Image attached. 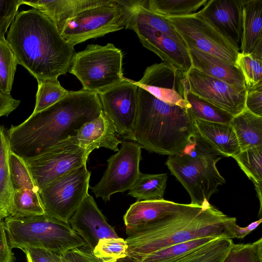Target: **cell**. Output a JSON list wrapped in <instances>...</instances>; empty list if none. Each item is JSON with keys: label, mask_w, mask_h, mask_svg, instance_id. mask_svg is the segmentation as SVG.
<instances>
[{"label": "cell", "mask_w": 262, "mask_h": 262, "mask_svg": "<svg viewBox=\"0 0 262 262\" xmlns=\"http://www.w3.org/2000/svg\"><path fill=\"white\" fill-rule=\"evenodd\" d=\"M120 1L128 10L131 18L143 22L174 40L185 45L181 35L166 18L155 13L147 7V1Z\"/></svg>", "instance_id": "cell-26"}, {"label": "cell", "mask_w": 262, "mask_h": 262, "mask_svg": "<svg viewBox=\"0 0 262 262\" xmlns=\"http://www.w3.org/2000/svg\"><path fill=\"white\" fill-rule=\"evenodd\" d=\"M187 110L194 119L229 124L233 116L225 110L193 94L186 95Z\"/></svg>", "instance_id": "cell-28"}, {"label": "cell", "mask_w": 262, "mask_h": 262, "mask_svg": "<svg viewBox=\"0 0 262 262\" xmlns=\"http://www.w3.org/2000/svg\"><path fill=\"white\" fill-rule=\"evenodd\" d=\"M6 232L5 224L0 220V262H14L16 260Z\"/></svg>", "instance_id": "cell-43"}, {"label": "cell", "mask_w": 262, "mask_h": 262, "mask_svg": "<svg viewBox=\"0 0 262 262\" xmlns=\"http://www.w3.org/2000/svg\"><path fill=\"white\" fill-rule=\"evenodd\" d=\"M262 222V219L250 224L246 227H241L236 224L234 227V234L235 238L243 239L251 231L255 229Z\"/></svg>", "instance_id": "cell-45"}, {"label": "cell", "mask_w": 262, "mask_h": 262, "mask_svg": "<svg viewBox=\"0 0 262 262\" xmlns=\"http://www.w3.org/2000/svg\"><path fill=\"white\" fill-rule=\"evenodd\" d=\"M90 154L79 146L75 136L24 161L39 190L58 178L86 164Z\"/></svg>", "instance_id": "cell-10"}, {"label": "cell", "mask_w": 262, "mask_h": 262, "mask_svg": "<svg viewBox=\"0 0 262 262\" xmlns=\"http://www.w3.org/2000/svg\"><path fill=\"white\" fill-rule=\"evenodd\" d=\"M102 111L97 94L82 89L69 91L54 104L11 126L6 132L10 151L24 160L36 157L75 136L83 124L97 118Z\"/></svg>", "instance_id": "cell-1"}, {"label": "cell", "mask_w": 262, "mask_h": 262, "mask_svg": "<svg viewBox=\"0 0 262 262\" xmlns=\"http://www.w3.org/2000/svg\"><path fill=\"white\" fill-rule=\"evenodd\" d=\"M129 12L120 0H108L70 19L61 36L74 46L125 28Z\"/></svg>", "instance_id": "cell-8"}, {"label": "cell", "mask_w": 262, "mask_h": 262, "mask_svg": "<svg viewBox=\"0 0 262 262\" xmlns=\"http://www.w3.org/2000/svg\"><path fill=\"white\" fill-rule=\"evenodd\" d=\"M76 138L79 146L90 154L100 147L117 151L118 145L122 143L117 137L113 121L103 111L97 118L83 124Z\"/></svg>", "instance_id": "cell-20"}, {"label": "cell", "mask_w": 262, "mask_h": 262, "mask_svg": "<svg viewBox=\"0 0 262 262\" xmlns=\"http://www.w3.org/2000/svg\"><path fill=\"white\" fill-rule=\"evenodd\" d=\"M262 43V0H243L241 53L250 54Z\"/></svg>", "instance_id": "cell-24"}, {"label": "cell", "mask_w": 262, "mask_h": 262, "mask_svg": "<svg viewBox=\"0 0 262 262\" xmlns=\"http://www.w3.org/2000/svg\"><path fill=\"white\" fill-rule=\"evenodd\" d=\"M222 262H262V238L252 243H233Z\"/></svg>", "instance_id": "cell-40"}, {"label": "cell", "mask_w": 262, "mask_h": 262, "mask_svg": "<svg viewBox=\"0 0 262 262\" xmlns=\"http://www.w3.org/2000/svg\"><path fill=\"white\" fill-rule=\"evenodd\" d=\"M165 18L181 35L187 49L193 48L236 66L239 51L196 13L185 16Z\"/></svg>", "instance_id": "cell-11"}, {"label": "cell", "mask_w": 262, "mask_h": 262, "mask_svg": "<svg viewBox=\"0 0 262 262\" xmlns=\"http://www.w3.org/2000/svg\"><path fill=\"white\" fill-rule=\"evenodd\" d=\"M135 141L149 152L173 156L180 153L196 132L187 108L157 98L138 86Z\"/></svg>", "instance_id": "cell-4"}, {"label": "cell", "mask_w": 262, "mask_h": 262, "mask_svg": "<svg viewBox=\"0 0 262 262\" xmlns=\"http://www.w3.org/2000/svg\"><path fill=\"white\" fill-rule=\"evenodd\" d=\"M18 63L6 41L0 40V93L10 95Z\"/></svg>", "instance_id": "cell-36"}, {"label": "cell", "mask_w": 262, "mask_h": 262, "mask_svg": "<svg viewBox=\"0 0 262 262\" xmlns=\"http://www.w3.org/2000/svg\"><path fill=\"white\" fill-rule=\"evenodd\" d=\"M233 243L231 238H216L177 262H222Z\"/></svg>", "instance_id": "cell-34"}, {"label": "cell", "mask_w": 262, "mask_h": 262, "mask_svg": "<svg viewBox=\"0 0 262 262\" xmlns=\"http://www.w3.org/2000/svg\"><path fill=\"white\" fill-rule=\"evenodd\" d=\"M8 163L13 192L23 189L38 190L23 159L10 151Z\"/></svg>", "instance_id": "cell-38"}, {"label": "cell", "mask_w": 262, "mask_h": 262, "mask_svg": "<svg viewBox=\"0 0 262 262\" xmlns=\"http://www.w3.org/2000/svg\"><path fill=\"white\" fill-rule=\"evenodd\" d=\"M236 135L241 151L262 147V117L247 108L234 116L229 124Z\"/></svg>", "instance_id": "cell-25"}, {"label": "cell", "mask_w": 262, "mask_h": 262, "mask_svg": "<svg viewBox=\"0 0 262 262\" xmlns=\"http://www.w3.org/2000/svg\"><path fill=\"white\" fill-rule=\"evenodd\" d=\"M125 29L133 30L142 45L168 63L187 74L192 67L186 46L160 31L128 15Z\"/></svg>", "instance_id": "cell-16"}, {"label": "cell", "mask_w": 262, "mask_h": 262, "mask_svg": "<svg viewBox=\"0 0 262 262\" xmlns=\"http://www.w3.org/2000/svg\"><path fill=\"white\" fill-rule=\"evenodd\" d=\"M235 65L243 76L246 89L262 85V60L239 52Z\"/></svg>", "instance_id": "cell-39"}, {"label": "cell", "mask_w": 262, "mask_h": 262, "mask_svg": "<svg viewBox=\"0 0 262 262\" xmlns=\"http://www.w3.org/2000/svg\"><path fill=\"white\" fill-rule=\"evenodd\" d=\"M196 132L226 157L237 155L241 151L238 142L231 126L194 119Z\"/></svg>", "instance_id": "cell-23"}, {"label": "cell", "mask_w": 262, "mask_h": 262, "mask_svg": "<svg viewBox=\"0 0 262 262\" xmlns=\"http://www.w3.org/2000/svg\"><path fill=\"white\" fill-rule=\"evenodd\" d=\"M188 90L227 112L233 117L245 108L246 90L239 91L228 83L191 67L187 73Z\"/></svg>", "instance_id": "cell-15"}, {"label": "cell", "mask_w": 262, "mask_h": 262, "mask_svg": "<svg viewBox=\"0 0 262 262\" xmlns=\"http://www.w3.org/2000/svg\"><path fill=\"white\" fill-rule=\"evenodd\" d=\"M216 238H198L173 245L148 254L137 262H177L198 248Z\"/></svg>", "instance_id": "cell-33"}, {"label": "cell", "mask_w": 262, "mask_h": 262, "mask_svg": "<svg viewBox=\"0 0 262 262\" xmlns=\"http://www.w3.org/2000/svg\"><path fill=\"white\" fill-rule=\"evenodd\" d=\"M91 172L86 164L48 184L38 190L45 214L68 223L89 195Z\"/></svg>", "instance_id": "cell-9"}, {"label": "cell", "mask_w": 262, "mask_h": 262, "mask_svg": "<svg viewBox=\"0 0 262 262\" xmlns=\"http://www.w3.org/2000/svg\"><path fill=\"white\" fill-rule=\"evenodd\" d=\"M233 158L255 186L260 203L259 215H260L262 202V147L241 151Z\"/></svg>", "instance_id": "cell-30"}, {"label": "cell", "mask_w": 262, "mask_h": 262, "mask_svg": "<svg viewBox=\"0 0 262 262\" xmlns=\"http://www.w3.org/2000/svg\"><path fill=\"white\" fill-rule=\"evenodd\" d=\"M4 222L12 248H41L63 254L85 246L69 223L45 214L26 217L9 216Z\"/></svg>", "instance_id": "cell-6"}, {"label": "cell", "mask_w": 262, "mask_h": 262, "mask_svg": "<svg viewBox=\"0 0 262 262\" xmlns=\"http://www.w3.org/2000/svg\"><path fill=\"white\" fill-rule=\"evenodd\" d=\"M36 102L33 114L42 111L61 99L69 92L63 88L56 80L38 81Z\"/></svg>", "instance_id": "cell-35"}, {"label": "cell", "mask_w": 262, "mask_h": 262, "mask_svg": "<svg viewBox=\"0 0 262 262\" xmlns=\"http://www.w3.org/2000/svg\"><path fill=\"white\" fill-rule=\"evenodd\" d=\"M102 111L112 120L120 138L135 141L138 109V86L125 77L98 94Z\"/></svg>", "instance_id": "cell-13"}, {"label": "cell", "mask_w": 262, "mask_h": 262, "mask_svg": "<svg viewBox=\"0 0 262 262\" xmlns=\"http://www.w3.org/2000/svg\"><path fill=\"white\" fill-rule=\"evenodd\" d=\"M122 61V51L113 43L89 45L74 54L68 71L79 79L83 90L98 94L124 79Z\"/></svg>", "instance_id": "cell-7"}, {"label": "cell", "mask_w": 262, "mask_h": 262, "mask_svg": "<svg viewBox=\"0 0 262 262\" xmlns=\"http://www.w3.org/2000/svg\"><path fill=\"white\" fill-rule=\"evenodd\" d=\"M207 0H150L147 1V7L164 17L185 16L196 13L204 7Z\"/></svg>", "instance_id": "cell-32"}, {"label": "cell", "mask_w": 262, "mask_h": 262, "mask_svg": "<svg viewBox=\"0 0 262 262\" xmlns=\"http://www.w3.org/2000/svg\"><path fill=\"white\" fill-rule=\"evenodd\" d=\"M168 176L141 173L128 194L137 201L163 199Z\"/></svg>", "instance_id": "cell-29"}, {"label": "cell", "mask_w": 262, "mask_h": 262, "mask_svg": "<svg viewBox=\"0 0 262 262\" xmlns=\"http://www.w3.org/2000/svg\"><path fill=\"white\" fill-rule=\"evenodd\" d=\"M45 213L38 190L23 189L13 192L10 216L26 217Z\"/></svg>", "instance_id": "cell-31"}, {"label": "cell", "mask_w": 262, "mask_h": 262, "mask_svg": "<svg viewBox=\"0 0 262 262\" xmlns=\"http://www.w3.org/2000/svg\"><path fill=\"white\" fill-rule=\"evenodd\" d=\"M117 153L107 160V167L101 180L93 188L97 198L104 201L112 194L129 190L140 174L142 147L133 141H123Z\"/></svg>", "instance_id": "cell-12"}, {"label": "cell", "mask_w": 262, "mask_h": 262, "mask_svg": "<svg viewBox=\"0 0 262 262\" xmlns=\"http://www.w3.org/2000/svg\"><path fill=\"white\" fill-rule=\"evenodd\" d=\"M245 108L262 117V85L246 89Z\"/></svg>", "instance_id": "cell-42"}, {"label": "cell", "mask_w": 262, "mask_h": 262, "mask_svg": "<svg viewBox=\"0 0 262 262\" xmlns=\"http://www.w3.org/2000/svg\"><path fill=\"white\" fill-rule=\"evenodd\" d=\"M20 101L14 99L10 95L0 93V118L8 116L19 105Z\"/></svg>", "instance_id": "cell-44"}, {"label": "cell", "mask_w": 262, "mask_h": 262, "mask_svg": "<svg viewBox=\"0 0 262 262\" xmlns=\"http://www.w3.org/2000/svg\"><path fill=\"white\" fill-rule=\"evenodd\" d=\"M188 50L192 67L224 81L239 91L246 90L243 76L236 66L192 47Z\"/></svg>", "instance_id": "cell-21"}, {"label": "cell", "mask_w": 262, "mask_h": 262, "mask_svg": "<svg viewBox=\"0 0 262 262\" xmlns=\"http://www.w3.org/2000/svg\"><path fill=\"white\" fill-rule=\"evenodd\" d=\"M186 204L161 200L139 201L132 204L123 216L127 236L132 235L166 216L183 209Z\"/></svg>", "instance_id": "cell-19"}, {"label": "cell", "mask_w": 262, "mask_h": 262, "mask_svg": "<svg viewBox=\"0 0 262 262\" xmlns=\"http://www.w3.org/2000/svg\"><path fill=\"white\" fill-rule=\"evenodd\" d=\"M243 0H209L197 15L213 26L240 51Z\"/></svg>", "instance_id": "cell-17"}, {"label": "cell", "mask_w": 262, "mask_h": 262, "mask_svg": "<svg viewBox=\"0 0 262 262\" xmlns=\"http://www.w3.org/2000/svg\"><path fill=\"white\" fill-rule=\"evenodd\" d=\"M224 157L196 130L184 148L169 156L165 164L188 192L191 204L201 206L226 182L216 166Z\"/></svg>", "instance_id": "cell-5"}, {"label": "cell", "mask_w": 262, "mask_h": 262, "mask_svg": "<svg viewBox=\"0 0 262 262\" xmlns=\"http://www.w3.org/2000/svg\"><path fill=\"white\" fill-rule=\"evenodd\" d=\"M108 0H23L49 18L59 33L68 20L81 12L102 4Z\"/></svg>", "instance_id": "cell-22"}, {"label": "cell", "mask_w": 262, "mask_h": 262, "mask_svg": "<svg viewBox=\"0 0 262 262\" xmlns=\"http://www.w3.org/2000/svg\"><path fill=\"white\" fill-rule=\"evenodd\" d=\"M72 229L93 251L102 238L118 237L98 207L92 196L88 195L71 216L68 222Z\"/></svg>", "instance_id": "cell-18"}, {"label": "cell", "mask_w": 262, "mask_h": 262, "mask_svg": "<svg viewBox=\"0 0 262 262\" xmlns=\"http://www.w3.org/2000/svg\"><path fill=\"white\" fill-rule=\"evenodd\" d=\"M6 40L18 64L37 80H56L68 71L74 46L66 41L53 23L32 8L17 13Z\"/></svg>", "instance_id": "cell-3"}, {"label": "cell", "mask_w": 262, "mask_h": 262, "mask_svg": "<svg viewBox=\"0 0 262 262\" xmlns=\"http://www.w3.org/2000/svg\"><path fill=\"white\" fill-rule=\"evenodd\" d=\"M138 86L165 102L187 107V74L169 63H154L146 68Z\"/></svg>", "instance_id": "cell-14"}, {"label": "cell", "mask_w": 262, "mask_h": 262, "mask_svg": "<svg viewBox=\"0 0 262 262\" xmlns=\"http://www.w3.org/2000/svg\"><path fill=\"white\" fill-rule=\"evenodd\" d=\"M23 0H0V40L6 41L5 34L18 13Z\"/></svg>", "instance_id": "cell-41"}, {"label": "cell", "mask_w": 262, "mask_h": 262, "mask_svg": "<svg viewBox=\"0 0 262 262\" xmlns=\"http://www.w3.org/2000/svg\"><path fill=\"white\" fill-rule=\"evenodd\" d=\"M9 152L6 132L0 126V220L10 216L13 194L8 163Z\"/></svg>", "instance_id": "cell-27"}, {"label": "cell", "mask_w": 262, "mask_h": 262, "mask_svg": "<svg viewBox=\"0 0 262 262\" xmlns=\"http://www.w3.org/2000/svg\"><path fill=\"white\" fill-rule=\"evenodd\" d=\"M128 246L121 237L102 238L93 250L94 256L101 262H118L127 256Z\"/></svg>", "instance_id": "cell-37"}, {"label": "cell", "mask_w": 262, "mask_h": 262, "mask_svg": "<svg viewBox=\"0 0 262 262\" xmlns=\"http://www.w3.org/2000/svg\"><path fill=\"white\" fill-rule=\"evenodd\" d=\"M236 219L230 217L209 202L186 204L125 239L127 256L118 262H137L145 256L167 247L198 238H235Z\"/></svg>", "instance_id": "cell-2"}]
</instances>
